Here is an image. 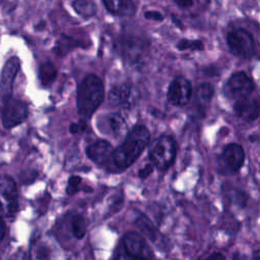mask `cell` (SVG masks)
I'll list each match as a JSON object with an SVG mask.
<instances>
[{"label": "cell", "mask_w": 260, "mask_h": 260, "mask_svg": "<svg viewBox=\"0 0 260 260\" xmlns=\"http://www.w3.org/2000/svg\"><path fill=\"white\" fill-rule=\"evenodd\" d=\"M174 2L181 8H190L194 5L193 0H174Z\"/></svg>", "instance_id": "cell-28"}, {"label": "cell", "mask_w": 260, "mask_h": 260, "mask_svg": "<svg viewBox=\"0 0 260 260\" xmlns=\"http://www.w3.org/2000/svg\"><path fill=\"white\" fill-rule=\"evenodd\" d=\"M79 46H80V43L77 42L76 40H74L73 38L68 37V36H61L56 41V44L53 48V52L57 56L62 57L66 54H68L72 49L79 47Z\"/></svg>", "instance_id": "cell-19"}, {"label": "cell", "mask_w": 260, "mask_h": 260, "mask_svg": "<svg viewBox=\"0 0 260 260\" xmlns=\"http://www.w3.org/2000/svg\"><path fill=\"white\" fill-rule=\"evenodd\" d=\"M137 100L135 89L129 83H121L111 88L108 94V102L113 107L124 109L132 108Z\"/></svg>", "instance_id": "cell-10"}, {"label": "cell", "mask_w": 260, "mask_h": 260, "mask_svg": "<svg viewBox=\"0 0 260 260\" xmlns=\"http://www.w3.org/2000/svg\"><path fill=\"white\" fill-rule=\"evenodd\" d=\"M221 162L231 172H238L244 165L245 151L240 144H228L221 153Z\"/></svg>", "instance_id": "cell-13"}, {"label": "cell", "mask_w": 260, "mask_h": 260, "mask_svg": "<svg viewBox=\"0 0 260 260\" xmlns=\"http://www.w3.org/2000/svg\"><path fill=\"white\" fill-rule=\"evenodd\" d=\"M105 99V87L102 79L89 74L85 76L77 87V110L83 119H89L99 109Z\"/></svg>", "instance_id": "cell-2"}, {"label": "cell", "mask_w": 260, "mask_h": 260, "mask_svg": "<svg viewBox=\"0 0 260 260\" xmlns=\"http://www.w3.org/2000/svg\"><path fill=\"white\" fill-rule=\"evenodd\" d=\"M135 224L138 226V229L151 241H155L158 237V232L153 225V223L150 221V219L145 216L144 214H139L135 219Z\"/></svg>", "instance_id": "cell-20"}, {"label": "cell", "mask_w": 260, "mask_h": 260, "mask_svg": "<svg viewBox=\"0 0 260 260\" xmlns=\"http://www.w3.org/2000/svg\"><path fill=\"white\" fill-rule=\"evenodd\" d=\"M177 49L180 51H203L204 45L200 40H187L182 39L180 40L177 45Z\"/></svg>", "instance_id": "cell-23"}, {"label": "cell", "mask_w": 260, "mask_h": 260, "mask_svg": "<svg viewBox=\"0 0 260 260\" xmlns=\"http://www.w3.org/2000/svg\"><path fill=\"white\" fill-rule=\"evenodd\" d=\"M86 128V123L84 120H80L78 121L77 123H72L69 127V130H70V133L72 134H77V133H80V132H83Z\"/></svg>", "instance_id": "cell-26"}, {"label": "cell", "mask_w": 260, "mask_h": 260, "mask_svg": "<svg viewBox=\"0 0 260 260\" xmlns=\"http://www.w3.org/2000/svg\"><path fill=\"white\" fill-rule=\"evenodd\" d=\"M122 245L126 254L131 258L151 259L154 257L144 238L136 232L125 234L122 239Z\"/></svg>", "instance_id": "cell-8"}, {"label": "cell", "mask_w": 260, "mask_h": 260, "mask_svg": "<svg viewBox=\"0 0 260 260\" xmlns=\"http://www.w3.org/2000/svg\"><path fill=\"white\" fill-rule=\"evenodd\" d=\"M209 259H211V258H224V256L223 255H221L220 253H214V254H212V255H210L209 257H208Z\"/></svg>", "instance_id": "cell-30"}, {"label": "cell", "mask_w": 260, "mask_h": 260, "mask_svg": "<svg viewBox=\"0 0 260 260\" xmlns=\"http://www.w3.org/2000/svg\"><path fill=\"white\" fill-rule=\"evenodd\" d=\"M71 230H72V234L73 236L78 239L81 240L86 232V225H85V220L83 218L82 215L76 214L72 217L71 219Z\"/></svg>", "instance_id": "cell-22"}, {"label": "cell", "mask_w": 260, "mask_h": 260, "mask_svg": "<svg viewBox=\"0 0 260 260\" xmlns=\"http://www.w3.org/2000/svg\"><path fill=\"white\" fill-rule=\"evenodd\" d=\"M213 92L214 89L210 83L199 84L194 93V107L201 113H204L211 102Z\"/></svg>", "instance_id": "cell-17"}, {"label": "cell", "mask_w": 260, "mask_h": 260, "mask_svg": "<svg viewBox=\"0 0 260 260\" xmlns=\"http://www.w3.org/2000/svg\"><path fill=\"white\" fill-rule=\"evenodd\" d=\"M81 183V178L78 176H71L68 180V185L66 192L68 195H74L79 191V185Z\"/></svg>", "instance_id": "cell-24"}, {"label": "cell", "mask_w": 260, "mask_h": 260, "mask_svg": "<svg viewBox=\"0 0 260 260\" xmlns=\"http://www.w3.org/2000/svg\"><path fill=\"white\" fill-rule=\"evenodd\" d=\"M39 77L44 86L51 85L57 77V69L51 62H45L41 64L39 69Z\"/></svg>", "instance_id": "cell-21"}, {"label": "cell", "mask_w": 260, "mask_h": 260, "mask_svg": "<svg viewBox=\"0 0 260 260\" xmlns=\"http://www.w3.org/2000/svg\"><path fill=\"white\" fill-rule=\"evenodd\" d=\"M103 3L114 15L131 16L136 12V5L132 0H103Z\"/></svg>", "instance_id": "cell-16"}, {"label": "cell", "mask_w": 260, "mask_h": 260, "mask_svg": "<svg viewBox=\"0 0 260 260\" xmlns=\"http://www.w3.org/2000/svg\"><path fill=\"white\" fill-rule=\"evenodd\" d=\"M20 68V60L17 57H10L4 64L0 79V99L5 101L12 95L13 80Z\"/></svg>", "instance_id": "cell-11"}, {"label": "cell", "mask_w": 260, "mask_h": 260, "mask_svg": "<svg viewBox=\"0 0 260 260\" xmlns=\"http://www.w3.org/2000/svg\"><path fill=\"white\" fill-rule=\"evenodd\" d=\"M234 111L237 117L246 121H254L259 116L258 100L249 96L237 100L234 105Z\"/></svg>", "instance_id": "cell-15"}, {"label": "cell", "mask_w": 260, "mask_h": 260, "mask_svg": "<svg viewBox=\"0 0 260 260\" xmlns=\"http://www.w3.org/2000/svg\"><path fill=\"white\" fill-rule=\"evenodd\" d=\"M72 7L74 11L83 18H90L96 14L98 8L92 0H73Z\"/></svg>", "instance_id": "cell-18"}, {"label": "cell", "mask_w": 260, "mask_h": 260, "mask_svg": "<svg viewBox=\"0 0 260 260\" xmlns=\"http://www.w3.org/2000/svg\"><path fill=\"white\" fill-rule=\"evenodd\" d=\"M226 43L230 51L237 57L250 59L255 55V41L251 32L238 27L230 30L226 35Z\"/></svg>", "instance_id": "cell-4"}, {"label": "cell", "mask_w": 260, "mask_h": 260, "mask_svg": "<svg viewBox=\"0 0 260 260\" xmlns=\"http://www.w3.org/2000/svg\"><path fill=\"white\" fill-rule=\"evenodd\" d=\"M28 114L27 104L21 100L14 99L12 95L2 102L1 119L2 125L6 129L13 128L22 123Z\"/></svg>", "instance_id": "cell-6"}, {"label": "cell", "mask_w": 260, "mask_h": 260, "mask_svg": "<svg viewBox=\"0 0 260 260\" xmlns=\"http://www.w3.org/2000/svg\"><path fill=\"white\" fill-rule=\"evenodd\" d=\"M150 133L143 125H136L127 132L124 141L113 150L112 161L119 170L132 166L148 146Z\"/></svg>", "instance_id": "cell-1"}, {"label": "cell", "mask_w": 260, "mask_h": 260, "mask_svg": "<svg viewBox=\"0 0 260 260\" xmlns=\"http://www.w3.org/2000/svg\"><path fill=\"white\" fill-rule=\"evenodd\" d=\"M99 128L103 133L111 134L115 137H120L127 133L126 121L118 113H113L102 117L99 120Z\"/></svg>", "instance_id": "cell-12"}, {"label": "cell", "mask_w": 260, "mask_h": 260, "mask_svg": "<svg viewBox=\"0 0 260 260\" xmlns=\"http://www.w3.org/2000/svg\"><path fill=\"white\" fill-rule=\"evenodd\" d=\"M113 146L107 140H99L90 144L86 148L87 157L94 164L103 167L112 160Z\"/></svg>", "instance_id": "cell-14"}, {"label": "cell", "mask_w": 260, "mask_h": 260, "mask_svg": "<svg viewBox=\"0 0 260 260\" xmlns=\"http://www.w3.org/2000/svg\"><path fill=\"white\" fill-rule=\"evenodd\" d=\"M177 144L170 135H161L149 146L148 156L151 164L159 171L169 169L176 157Z\"/></svg>", "instance_id": "cell-3"}, {"label": "cell", "mask_w": 260, "mask_h": 260, "mask_svg": "<svg viewBox=\"0 0 260 260\" xmlns=\"http://www.w3.org/2000/svg\"><path fill=\"white\" fill-rule=\"evenodd\" d=\"M168 101L175 106H185L192 98V86L188 79L178 76L172 80L167 91Z\"/></svg>", "instance_id": "cell-9"}, {"label": "cell", "mask_w": 260, "mask_h": 260, "mask_svg": "<svg viewBox=\"0 0 260 260\" xmlns=\"http://www.w3.org/2000/svg\"><path fill=\"white\" fill-rule=\"evenodd\" d=\"M4 234H5V225L0 218V241L4 238Z\"/></svg>", "instance_id": "cell-29"}, {"label": "cell", "mask_w": 260, "mask_h": 260, "mask_svg": "<svg viewBox=\"0 0 260 260\" xmlns=\"http://www.w3.org/2000/svg\"><path fill=\"white\" fill-rule=\"evenodd\" d=\"M18 209V190L8 175H0V218L13 216Z\"/></svg>", "instance_id": "cell-5"}, {"label": "cell", "mask_w": 260, "mask_h": 260, "mask_svg": "<svg viewBox=\"0 0 260 260\" xmlns=\"http://www.w3.org/2000/svg\"><path fill=\"white\" fill-rule=\"evenodd\" d=\"M143 16L144 18L153 21H162L165 19V15L157 10H146L144 11Z\"/></svg>", "instance_id": "cell-25"}, {"label": "cell", "mask_w": 260, "mask_h": 260, "mask_svg": "<svg viewBox=\"0 0 260 260\" xmlns=\"http://www.w3.org/2000/svg\"><path fill=\"white\" fill-rule=\"evenodd\" d=\"M255 89V83L244 71L233 73L226 80L223 91L229 99L240 100L249 96Z\"/></svg>", "instance_id": "cell-7"}, {"label": "cell", "mask_w": 260, "mask_h": 260, "mask_svg": "<svg viewBox=\"0 0 260 260\" xmlns=\"http://www.w3.org/2000/svg\"><path fill=\"white\" fill-rule=\"evenodd\" d=\"M152 172H153V165L152 164H147L142 169L139 170L138 176H139L140 179L144 180V179L148 178L152 174Z\"/></svg>", "instance_id": "cell-27"}]
</instances>
